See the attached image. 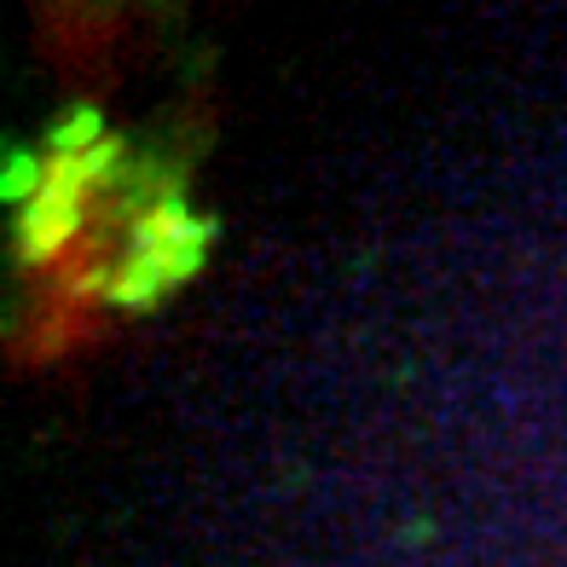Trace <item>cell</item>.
<instances>
[{
  "instance_id": "3",
  "label": "cell",
  "mask_w": 567,
  "mask_h": 567,
  "mask_svg": "<svg viewBox=\"0 0 567 567\" xmlns=\"http://www.w3.org/2000/svg\"><path fill=\"white\" fill-rule=\"evenodd\" d=\"M41 179H47V163H35L30 151H7V179H0V192H7L12 203H30L41 192Z\"/></svg>"
},
{
  "instance_id": "2",
  "label": "cell",
  "mask_w": 567,
  "mask_h": 567,
  "mask_svg": "<svg viewBox=\"0 0 567 567\" xmlns=\"http://www.w3.org/2000/svg\"><path fill=\"white\" fill-rule=\"evenodd\" d=\"M111 163H116V140L93 145V151H75V157L53 151L41 192L18 209V249L30 255V261H47V255H59V244H70V231L82 226L87 192L111 174Z\"/></svg>"
},
{
  "instance_id": "4",
  "label": "cell",
  "mask_w": 567,
  "mask_h": 567,
  "mask_svg": "<svg viewBox=\"0 0 567 567\" xmlns=\"http://www.w3.org/2000/svg\"><path fill=\"white\" fill-rule=\"evenodd\" d=\"M93 145H105V127H99V116H93V111H70V122H59V134H53V151L75 157V151H93Z\"/></svg>"
},
{
  "instance_id": "1",
  "label": "cell",
  "mask_w": 567,
  "mask_h": 567,
  "mask_svg": "<svg viewBox=\"0 0 567 567\" xmlns=\"http://www.w3.org/2000/svg\"><path fill=\"white\" fill-rule=\"evenodd\" d=\"M209 238H215V226L197 220L186 203H174V197L157 203V209L134 226V238H127V261L111 278V301H122V307L157 301L163 290H174L179 278H192L203 267Z\"/></svg>"
}]
</instances>
